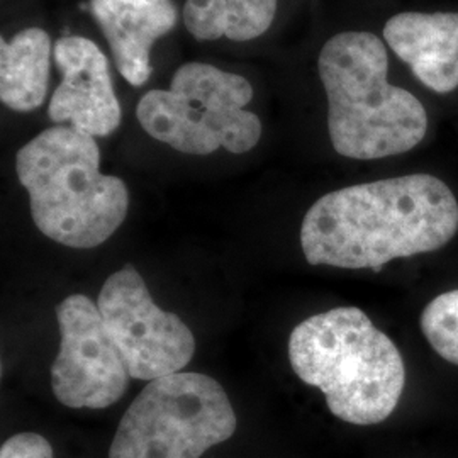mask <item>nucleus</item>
Wrapping results in <instances>:
<instances>
[{
	"mask_svg": "<svg viewBox=\"0 0 458 458\" xmlns=\"http://www.w3.org/2000/svg\"><path fill=\"white\" fill-rule=\"evenodd\" d=\"M458 231V202L445 182L414 174L327 192L302 219L310 265L378 272L386 263L437 251Z\"/></svg>",
	"mask_w": 458,
	"mask_h": 458,
	"instance_id": "f257e3e1",
	"label": "nucleus"
},
{
	"mask_svg": "<svg viewBox=\"0 0 458 458\" xmlns=\"http://www.w3.org/2000/svg\"><path fill=\"white\" fill-rule=\"evenodd\" d=\"M295 376L319 389L327 410L350 425L386 421L406 386L399 348L359 308H336L304 319L289 338Z\"/></svg>",
	"mask_w": 458,
	"mask_h": 458,
	"instance_id": "f03ea898",
	"label": "nucleus"
},
{
	"mask_svg": "<svg viewBox=\"0 0 458 458\" xmlns=\"http://www.w3.org/2000/svg\"><path fill=\"white\" fill-rule=\"evenodd\" d=\"M318 70L327 98V130L335 151L378 160L418 147L428 131L423 104L389 83L387 49L376 34L340 33L327 39Z\"/></svg>",
	"mask_w": 458,
	"mask_h": 458,
	"instance_id": "7ed1b4c3",
	"label": "nucleus"
},
{
	"mask_svg": "<svg viewBox=\"0 0 458 458\" xmlns=\"http://www.w3.org/2000/svg\"><path fill=\"white\" fill-rule=\"evenodd\" d=\"M16 172L36 228L60 245H102L130 211L126 183L100 172L96 138L72 126H53L26 143Z\"/></svg>",
	"mask_w": 458,
	"mask_h": 458,
	"instance_id": "20e7f679",
	"label": "nucleus"
},
{
	"mask_svg": "<svg viewBox=\"0 0 458 458\" xmlns=\"http://www.w3.org/2000/svg\"><path fill=\"white\" fill-rule=\"evenodd\" d=\"M253 87L245 77L217 66L182 65L168 90H149L136 109L141 128L185 155H211L219 148L242 155L262 138L260 117L246 111Z\"/></svg>",
	"mask_w": 458,
	"mask_h": 458,
	"instance_id": "39448f33",
	"label": "nucleus"
},
{
	"mask_svg": "<svg viewBox=\"0 0 458 458\" xmlns=\"http://www.w3.org/2000/svg\"><path fill=\"white\" fill-rule=\"evenodd\" d=\"M238 426L213 377L177 372L148 382L117 426L109 458H200Z\"/></svg>",
	"mask_w": 458,
	"mask_h": 458,
	"instance_id": "423d86ee",
	"label": "nucleus"
},
{
	"mask_svg": "<svg viewBox=\"0 0 458 458\" xmlns=\"http://www.w3.org/2000/svg\"><path fill=\"white\" fill-rule=\"evenodd\" d=\"M98 308L132 378L151 382L182 372L192 360L194 333L177 314L155 304L131 263L104 282Z\"/></svg>",
	"mask_w": 458,
	"mask_h": 458,
	"instance_id": "0eeeda50",
	"label": "nucleus"
},
{
	"mask_svg": "<svg viewBox=\"0 0 458 458\" xmlns=\"http://www.w3.org/2000/svg\"><path fill=\"white\" fill-rule=\"evenodd\" d=\"M60 352L51 365L55 397L73 410H106L128 389L130 372L104 327L98 304L82 294L56 306Z\"/></svg>",
	"mask_w": 458,
	"mask_h": 458,
	"instance_id": "6e6552de",
	"label": "nucleus"
},
{
	"mask_svg": "<svg viewBox=\"0 0 458 458\" xmlns=\"http://www.w3.org/2000/svg\"><path fill=\"white\" fill-rule=\"evenodd\" d=\"M53 55L64 81L49 100L51 121L94 138L113 134L121 124V106L106 55L82 36L58 39Z\"/></svg>",
	"mask_w": 458,
	"mask_h": 458,
	"instance_id": "1a4fd4ad",
	"label": "nucleus"
},
{
	"mask_svg": "<svg viewBox=\"0 0 458 458\" xmlns=\"http://www.w3.org/2000/svg\"><path fill=\"white\" fill-rule=\"evenodd\" d=\"M90 14L106 36L126 82L141 87L151 75L149 53L179 19L172 0H89Z\"/></svg>",
	"mask_w": 458,
	"mask_h": 458,
	"instance_id": "9d476101",
	"label": "nucleus"
},
{
	"mask_svg": "<svg viewBox=\"0 0 458 458\" xmlns=\"http://www.w3.org/2000/svg\"><path fill=\"white\" fill-rule=\"evenodd\" d=\"M389 48L437 94L458 87V13H403L384 28Z\"/></svg>",
	"mask_w": 458,
	"mask_h": 458,
	"instance_id": "9b49d317",
	"label": "nucleus"
},
{
	"mask_svg": "<svg viewBox=\"0 0 458 458\" xmlns=\"http://www.w3.org/2000/svg\"><path fill=\"white\" fill-rule=\"evenodd\" d=\"M51 39L41 28H26L0 43V100L16 113L41 107L49 83Z\"/></svg>",
	"mask_w": 458,
	"mask_h": 458,
	"instance_id": "f8f14e48",
	"label": "nucleus"
},
{
	"mask_svg": "<svg viewBox=\"0 0 458 458\" xmlns=\"http://www.w3.org/2000/svg\"><path fill=\"white\" fill-rule=\"evenodd\" d=\"M277 0H187L183 24L199 41H250L272 26Z\"/></svg>",
	"mask_w": 458,
	"mask_h": 458,
	"instance_id": "ddd939ff",
	"label": "nucleus"
},
{
	"mask_svg": "<svg viewBox=\"0 0 458 458\" xmlns=\"http://www.w3.org/2000/svg\"><path fill=\"white\" fill-rule=\"evenodd\" d=\"M420 327L443 360L458 367V289L429 301L421 312Z\"/></svg>",
	"mask_w": 458,
	"mask_h": 458,
	"instance_id": "4468645a",
	"label": "nucleus"
},
{
	"mask_svg": "<svg viewBox=\"0 0 458 458\" xmlns=\"http://www.w3.org/2000/svg\"><path fill=\"white\" fill-rule=\"evenodd\" d=\"M0 458H53V446L38 433H19L4 442Z\"/></svg>",
	"mask_w": 458,
	"mask_h": 458,
	"instance_id": "2eb2a0df",
	"label": "nucleus"
}]
</instances>
